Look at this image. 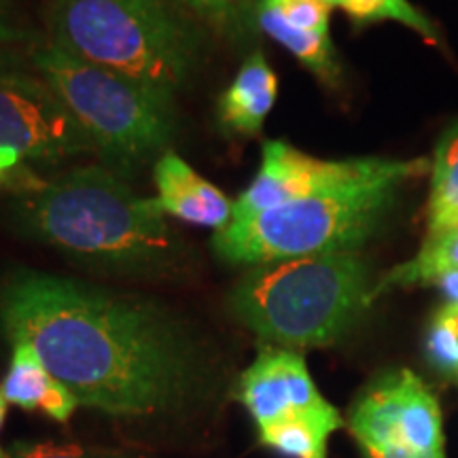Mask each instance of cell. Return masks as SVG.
<instances>
[{"instance_id": "obj_11", "label": "cell", "mask_w": 458, "mask_h": 458, "mask_svg": "<svg viewBox=\"0 0 458 458\" xmlns=\"http://www.w3.org/2000/svg\"><path fill=\"white\" fill-rule=\"evenodd\" d=\"M253 4L259 32L289 51L320 81L337 85L342 71L329 32L334 7L327 0H253Z\"/></svg>"}, {"instance_id": "obj_8", "label": "cell", "mask_w": 458, "mask_h": 458, "mask_svg": "<svg viewBox=\"0 0 458 458\" xmlns=\"http://www.w3.org/2000/svg\"><path fill=\"white\" fill-rule=\"evenodd\" d=\"M348 427L359 448H405L442 454V408L431 388L411 369L377 376L354 401Z\"/></svg>"}, {"instance_id": "obj_24", "label": "cell", "mask_w": 458, "mask_h": 458, "mask_svg": "<svg viewBox=\"0 0 458 458\" xmlns=\"http://www.w3.org/2000/svg\"><path fill=\"white\" fill-rule=\"evenodd\" d=\"M363 458H445L442 454H418V452H410L405 448H394V445H386V448H360Z\"/></svg>"}, {"instance_id": "obj_23", "label": "cell", "mask_w": 458, "mask_h": 458, "mask_svg": "<svg viewBox=\"0 0 458 458\" xmlns=\"http://www.w3.org/2000/svg\"><path fill=\"white\" fill-rule=\"evenodd\" d=\"M28 41H30V30L21 24L15 0H0V45L11 47L15 43Z\"/></svg>"}, {"instance_id": "obj_25", "label": "cell", "mask_w": 458, "mask_h": 458, "mask_svg": "<svg viewBox=\"0 0 458 458\" xmlns=\"http://www.w3.org/2000/svg\"><path fill=\"white\" fill-rule=\"evenodd\" d=\"M433 284H437V289L442 291L444 300L448 306H458V267L439 274Z\"/></svg>"}, {"instance_id": "obj_21", "label": "cell", "mask_w": 458, "mask_h": 458, "mask_svg": "<svg viewBox=\"0 0 458 458\" xmlns=\"http://www.w3.org/2000/svg\"><path fill=\"white\" fill-rule=\"evenodd\" d=\"M7 458H117L98 450H88L72 444L54 442H17Z\"/></svg>"}, {"instance_id": "obj_2", "label": "cell", "mask_w": 458, "mask_h": 458, "mask_svg": "<svg viewBox=\"0 0 458 458\" xmlns=\"http://www.w3.org/2000/svg\"><path fill=\"white\" fill-rule=\"evenodd\" d=\"M11 221L74 261L108 272H164L181 253L156 198H142L106 165H79L15 191Z\"/></svg>"}, {"instance_id": "obj_16", "label": "cell", "mask_w": 458, "mask_h": 458, "mask_svg": "<svg viewBox=\"0 0 458 458\" xmlns=\"http://www.w3.org/2000/svg\"><path fill=\"white\" fill-rule=\"evenodd\" d=\"M458 267V223L444 233L425 238L420 250L411 259L394 266L374 284V301L393 289H405L416 284H433L439 274Z\"/></svg>"}, {"instance_id": "obj_14", "label": "cell", "mask_w": 458, "mask_h": 458, "mask_svg": "<svg viewBox=\"0 0 458 458\" xmlns=\"http://www.w3.org/2000/svg\"><path fill=\"white\" fill-rule=\"evenodd\" d=\"M278 98V77L261 49L250 51L244 64L216 100V117L229 134H259Z\"/></svg>"}, {"instance_id": "obj_9", "label": "cell", "mask_w": 458, "mask_h": 458, "mask_svg": "<svg viewBox=\"0 0 458 458\" xmlns=\"http://www.w3.org/2000/svg\"><path fill=\"white\" fill-rule=\"evenodd\" d=\"M0 147L45 165L94 153L81 125L54 89L26 72L0 77Z\"/></svg>"}, {"instance_id": "obj_17", "label": "cell", "mask_w": 458, "mask_h": 458, "mask_svg": "<svg viewBox=\"0 0 458 458\" xmlns=\"http://www.w3.org/2000/svg\"><path fill=\"white\" fill-rule=\"evenodd\" d=\"M427 238L439 236L458 223V119L444 131L431 162Z\"/></svg>"}, {"instance_id": "obj_7", "label": "cell", "mask_w": 458, "mask_h": 458, "mask_svg": "<svg viewBox=\"0 0 458 458\" xmlns=\"http://www.w3.org/2000/svg\"><path fill=\"white\" fill-rule=\"evenodd\" d=\"M428 170L431 162L425 157L318 159L284 140H266L259 170L250 185L233 202L232 221H249L293 199L386 179V176H405L411 181L427 174Z\"/></svg>"}, {"instance_id": "obj_5", "label": "cell", "mask_w": 458, "mask_h": 458, "mask_svg": "<svg viewBox=\"0 0 458 458\" xmlns=\"http://www.w3.org/2000/svg\"><path fill=\"white\" fill-rule=\"evenodd\" d=\"M32 66L81 125L106 168L128 176L157 162L174 134V96L45 41Z\"/></svg>"}, {"instance_id": "obj_27", "label": "cell", "mask_w": 458, "mask_h": 458, "mask_svg": "<svg viewBox=\"0 0 458 458\" xmlns=\"http://www.w3.org/2000/svg\"><path fill=\"white\" fill-rule=\"evenodd\" d=\"M7 401H4L3 393H0V428H3V422H4V416H7ZM0 458H7V452L3 450V445H0Z\"/></svg>"}, {"instance_id": "obj_6", "label": "cell", "mask_w": 458, "mask_h": 458, "mask_svg": "<svg viewBox=\"0 0 458 458\" xmlns=\"http://www.w3.org/2000/svg\"><path fill=\"white\" fill-rule=\"evenodd\" d=\"M405 176L359 182L293 199L249 221H232L213 236V250L232 266L359 250L380 227Z\"/></svg>"}, {"instance_id": "obj_1", "label": "cell", "mask_w": 458, "mask_h": 458, "mask_svg": "<svg viewBox=\"0 0 458 458\" xmlns=\"http://www.w3.org/2000/svg\"><path fill=\"white\" fill-rule=\"evenodd\" d=\"M0 334L30 344L79 405L108 416L170 414L204 385V357L179 318L81 280L9 272L0 280Z\"/></svg>"}, {"instance_id": "obj_26", "label": "cell", "mask_w": 458, "mask_h": 458, "mask_svg": "<svg viewBox=\"0 0 458 458\" xmlns=\"http://www.w3.org/2000/svg\"><path fill=\"white\" fill-rule=\"evenodd\" d=\"M24 72L21 71L20 57H17L7 45H0V77H7V74Z\"/></svg>"}, {"instance_id": "obj_18", "label": "cell", "mask_w": 458, "mask_h": 458, "mask_svg": "<svg viewBox=\"0 0 458 458\" xmlns=\"http://www.w3.org/2000/svg\"><path fill=\"white\" fill-rule=\"evenodd\" d=\"M202 24L233 47L244 49L259 37L253 0H181Z\"/></svg>"}, {"instance_id": "obj_13", "label": "cell", "mask_w": 458, "mask_h": 458, "mask_svg": "<svg viewBox=\"0 0 458 458\" xmlns=\"http://www.w3.org/2000/svg\"><path fill=\"white\" fill-rule=\"evenodd\" d=\"M11 348L9 369L0 382L4 401L26 411H43L55 422L71 420L79 408V399L71 388L51 374L30 344L15 342Z\"/></svg>"}, {"instance_id": "obj_12", "label": "cell", "mask_w": 458, "mask_h": 458, "mask_svg": "<svg viewBox=\"0 0 458 458\" xmlns=\"http://www.w3.org/2000/svg\"><path fill=\"white\" fill-rule=\"evenodd\" d=\"M153 181L157 189L156 202L164 215L216 232L232 221V199L176 153L165 151L157 159L153 165Z\"/></svg>"}, {"instance_id": "obj_10", "label": "cell", "mask_w": 458, "mask_h": 458, "mask_svg": "<svg viewBox=\"0 0 458 458\" xmlns=\"http://www.w3.org/2000/svg\"><path fill=\"white\" fill-rule=\"evenodd\" d=\"M236 397L253 418L257 431L284 418L334 408L314 385L306 359L297 351L272 344L261 346L240 376Z\"/></svg>"}, {"instance_id": "obj_22", "label": "cell", "mask_w": 458, "mask_h": 458, "mask_svg": "<svg viewBox=\"0 0 458 458\" xmlns=\"http://www.w3.org/2000/svg\"><path fill=\"white\" fill-rule=\"evenodd\" d=\"M24 162L26 159L15 148L0 147V187L11 189L15 193L41 185L43 179H38L30 168H26Z\"/></svg>"}, {"instance_id": "obj_3", "label": "cell", "mask_w": 458, "mask_h": 458, "mask_svg": "<svg viewBox=\"0 0 458 458\" xmlns=\"http://www.w3.org/2000/svg\"><path fill=\"white\" fill-rule=\"evenodd\" d=\"M208 28L181 0H51L47 41L164 94L191 81Z\"/></svg>"}, {"instance_id": "obj_19", "label": "cell", "mask_w": 458, "mask_h": 458, "mask_svg": "<svg viewBox=\"0 0 458 458\" xmlns=\"http://www.w3.org/2000/svg\"><path fill=\"white\" fill-rule=\"evenodd\" d=\"M327 3L344 11L357 26L376 24V21H399L427 41L439 43L437 28L410 0H327Z\"/></svg>"}, {"instance_id": "obj_4", "label": "cell", "mask_w": 458, "mask_h": 458, "mask_svg": "<svg viewBox=\"0 0 458 458\" xmlns=\"http://www.w3.org/2000/svg\"><path fill=\"white\" fill-rule=\"evenodd\" d=\"M374 284L359 250H335L249 267L227 303L233 318L272 346L323 348L363 317Z\"/></svg>"}, {"instance_id": "obj_15", "label": "cell", "mask_w": 458, "mask_h": 458, "mask_svg": "<svg viewBox=\"0 0 458 458\" xmlns=\"http://www.w3.org/2000/svg\"><path fill=\"white\" fill-rule=\"evenodd\" d=\"M344 420L340 411L329 408L310 411L259 428V442L289 458H327V442Z\"/></svg>"}, {"instance_id": "obj_20", "label": "cell", "mask_w": 458, "mask_h": 458, "mask_svg": "<svg viewBox=\"0 0 458 458\" xmlns=\"http://www.w3.org/2000/svg\"><path fill=\"white\" fill-rule=\"evenodd\" d=\"M427 359L437 371L458 377V306H445L435 314L427 335Z\"/></svg>"}]
</instances>
